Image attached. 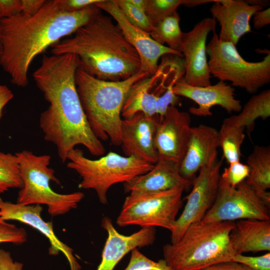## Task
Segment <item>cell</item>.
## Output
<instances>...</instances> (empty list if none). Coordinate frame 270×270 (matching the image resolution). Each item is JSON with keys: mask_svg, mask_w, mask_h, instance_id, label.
Listing matches in <instances>:
<instances>
[{"mask_svg": "<svg viewBox=\"0 0 270 270\" xmlns=\"http://www.w3.org/2000/svg\"><path fill=\"white\" fill-rule=\"evenodd\" d=\"M244 130L222 123L218 131L219 146L228 164L240 160Z\"/></svg>", "mask_w": 270, "mask_h": 270, "instance_id": "4316f807", "label": "cell"}, {"mask_svg": "<svg viewBox=\"0 0 270 270\" xmlns=\"http://www.w3.org/2000/svg\"><path fill=\"white\" fill-rule=\"evenodd\" d=\"M22 182L18 158L15 154L0 152V194L10 188H21Z\"/></svg>", "mask_w": 270, "mask_h": 270, "instance_id": "83f0119b", "label": "cell"}, {"mask_svg": "<svg viewBox=\"0 0 270 270\" xmlns=\"http://www.w3.org/2000/svg\"><path fill=\"white\" fill-rule=\"evenodd\" d=\"M270 194L256 192L245 180L236 187L220 178L216 199L202 222H234L244 219L270 220Z\"/></svg>", "mask_w": 270, "mask_h": 270, "instance_id": "30bf717a", "label": "cell"}, {"mask_svg": "<svg viewBox=\"0 0 270 270\" xmlns=\"http://www.w3.org/2000/svg\"><path fill=\"white\" fill-rule=\"evenodd\" d=\"M96 5L114 20L126 40L136 50L140 60V71L147 72L152 76L157 70L158 60L163 56L174 54L182 57L180 52L158 44L152 38L150 34L129 22L115 0H102Z\"/></svg>", "mask_w": 270, "mask_h": 270, "instance_id": "4fadbf2b", "label": "cell"}, {"mask_svg": "<svg viewBox=\"0 0 270 270\" xmlns=\"http://www.w3.org/2000/svg\"><path fill=\"white\" fill-rule=\"evenodd\" d=\"M180 166L164 160H158L152 170L124 184V190L129 195L138 196L170 190L176 188H188L192 180L182 177Z\"/></svg>", "mask_w": 270, "mask_h": 270, "instance_id": "44dd1931", "label": "cell"}, {"mask_svg": "<svg viewBox=\"0 0 270 270\" xmlns=\"http://www.w3.org/2000/svg\"><path fill=\"white\" fill-rule=\"evenodd\" d=\"M232 261L244 264L252 270H270V252L258 256L236 254Z\"/></svg>", "mask_w": 270, "mask_h": 270, "instance_id": "836d02e7", "label": "cell"}, {"mask_svg": "<svg viewBox=\"0 0 270 270\" xmlns=\"http://www.w3.org/2000/svg\"><path fill=\"white\" fill-rule=\"evenodd\" d=\"M79 68L73 54L44 56L32 76L49 106L41 114L40 127L44 139L56 147L62 162L78 145L94 156L106 149L88 124L77 92L75 74Z\"/></svg>", "mask_w": 270, "mask_h": 270, "instance_id": "6da1fadb", "label": "cell"}, {"mask_svg": "<svg viewBox=\"0 0 270 270\" xmlns=\"http://www.w3.org/2000/svg\"><path fill=\"white\" fill-rule=\"evenodd\" d=\"M2 52V24L0 20V56Z\"/></svg>", "mask_w": 270, "mask_h": 270, "instance_id": "ee69618b", "label": "cell"}, {"mask_svg": "<svg viewBox=\"0 0 270 270\" xmlns=\"http://www.w3.org/2000/svg\"><path fill=\"white\" fill-rule=\"evenodd\" d=\"M180 22V15L175 11L158 22L150 34L158 44H166L168 48L180 52L183 34Z\"/></svg>", "mask_w": 270, "mask_h": 270, "instance_id": "484cf974", "label": "cell"}, {"mask_svg": "<svg viewBox=\"0 0 270 270\" xmlns=\"http://www.w3.org/2000/svg\"><path fill=\"white\" fill-rule=\"evenodd\" d=\"M173 92L176 96L186 98L197 104V107L189 109L190 114L196 116H212L210 108L216 106H221L228 113L240 112L242 108L240 101L236 98L234 88L222 81L206 86H196L188 84L182 78L175 84Z\"/></svg>", "mask_w": 270, "mask_h": 270, "instance_id": "e0dca14e", "label": "cell"}, {"mask_svg": "<svg viewBox=\"0 0 270 270\" xmlns=\"http://www.w3.org/2000/svg\"><path fill=\"white\" fill-rule=\"evenodd\" d=\"M21 12L20 0H0V20L11 18Z\"/></svg>", "mask_w": 270, "mask_h": 270, "instance_id": "d590c367", "label": "cell"}, {"mask_svg": "<svg viewBox=\"0 0 270 270\" xmlns=\"http://www.w3.org/2000/svg\"><path fill=\"white\" fill-rule=\"evenodd\" d=\"M18 161L22 186L17 203L24 205L44 204L52 216L64 214L77 208L84 198L80 192L62 194L54 192L50 182L60 184L54 170L49 167L51 156L36 155L24 150L16 154Z\"/></svg>", "mask_w": 270, "mask_h": 270, "instance_id": "8992f818", "label": "cell"}, {"mask_svg": "<svg viewBox=\"0 0 270 270\" xmlns=\"http://www.w3.org/2000/svg\"><path fill=\"white\" fill-rule=\"evenodd\" d=\"M41 205H24L4 201L0 197V221L14 220L26 224L38 230L48 240L49 254L56 256L64 254L70 270H81L82 267L73 254V250L56 236L50 222H46L42 218Z\"/></svg>", "mask_w": 270, "mask_h": 270, "instance_id": "2e32d148", "label": "cell"}, {"mask_svg": "<svg viewBox=\"0 0 270 270\" xmlns=\"http://www.w3.org/2000/svg\"><path fill=\"white\" fill-rule=\"evenodd\" d=\"M126 19L134 26L150 34L154 26L146 13L130 3L128 0H115Z\"/></svg>", "mask_w": 270, "mask_h": 270, "instance_id": "f546056e", "label": "cell"}, {"mask_svg": "<svg viewBox=\"0 0 270 270\" xmlns=\"http://www.w3.org/2000/svg\"><path fill=\"white\" fill-rule=\"evenodd\" d=\"M270 116V90L267 89L254 95L242 107L238 114L225 118L222 123L246 129L250 136L257 119L265 120Z\"/></svg>", "mask_w": 270, "mask_h": 270, "instance_id": "cb8c5ba5", "label": "cell"}, {"mask_svg": "<svg viewBox=\"0 0 270 270\" xmlns=\"http://www.w3.org/2000/svg\"><path fill=\"white\" fill-rule=\"evenodd\" d=\"M249 172L248 166L239 161L228 164L220 174V178L230 186L236 187L246 179Z\"/></svg>", "mask_w": 270, "mask_h": 270, "instance_id": "1f68e13d", "label": "cell"}, {"mask_svg": "<svg viewBox=\"0 0 270 270\" xmlns=\"http://www.w3.org/2000/svg\"><path fill=\"white\" fill-rule=\"evenodd\" d=\"M210 2V0H148L146 13L154 26L164 18L176 11L180 5L194 6L205 3Z\"/></svg>", "mask_w": 270, "mask_h": 270, "instance_id": "f1b7e54d", "label": "cell"}, {"mask_svg": "<svg viewBox=\"0 0 270 270\" xmlns=\"http://www.w3.org/2000/svg\"><path fill=\"white\" fill-rule=\"evenodd\" d=\"M234 222L191 224L176 244L162 248L164 259L173 270H199L232 261L236 254L230 238Z\"/></svg>", "mask_w": 270, "mask_h": 270, "instance_id": "5b68a950", "label": "cell"}, {"mask_svg": "<svg viewBox=\"0 0 270 270\" xmlns=\"http://www.w3.org/2000/svg\"><path fill=\"white\" fill-rule=\"evenodd\" d=\"M206 54L210 74L220 81L230 82L251 94L270 82V52L260 62H248L236 46L220 40L214 32L206 45Z\"/></svg>", "mask_w": 270, "mask_h": 270, "instance_id": "ba28073f", "label": "cell"}, {"mask_svg": "<svg viewBox=\"0 0 270 270\" xmlns=\"http://www.w3.org/2000/svg\"><path fill=\"white\" fill-rule=\"evenodd\" d=\"M182 188L138 196L128 195L116 218L118 226H138L142 228L160 226L173 229L182 206Z\"/></svg>", "mask_w": 270, "mask_h": 270, "instance_id": "9c48e42d", "label": "cell"}, {"mask_svg": "<svg viewBox=\"0 0 270 270\" xmlns=\"http://www.w3.org/2000/svg\"><path fill=\"white\" fill-rule=\"evenodd\" d=\"M74 34L52 46V54H74L79 68L104 80H126L140 71L141 62L136 50L118 26L101 11Z\"/></svg>", "mask_w": 270, "mask_h": 270, "instance_id": "3957f363", "label": "cell"}, {"mask_svg": "<svg viewBox=\"0 0 270 270\" xmlns=\"http://www.w3.org/2000/svg\"><path fill=\"white\" fill-rule=\"evenodd\" d=\"M128 2L132 4L138 8L142 10L143 12H146L148 0H128Z\"/></svg>", "mask_w": 270, "mask_h": 270, "instance_id": "b9f144b4", "label": "cell"}, {"mask_svg": "<svg viewBox=\"0 0 270 270\" xmlns=\"http://www.w3.org/2000/svg\"><path fill=\"white\" fill-rule=\"evenodd\" d=\"M101 226L106 232L108 237L102 252L101 262L96 270H113L133 249L151 245L156 240L155 227L142 228L127 236L119 233L112 220L108 216L102 220Z\"/></svg>", "mask_w": 270, "mask_h": 270, "instance_id": "ffe728a7", "label": "cell"}, {"mask_svg": "<svg viewBox=\"0 0 270 270\" xmlns=\"http://www.w3.org/2000/svg\"><path fill=\"white\" fill-rule=\"evenodd\" d=\"M130 252L129 262L124 270H173L164 258L154 261L141 253L138 248Z\"/></svg>", "mask_w": 270, "mask_h": 270, "instance_id": "4dcf8cb0", "label": "cell"}, {"mask_svg": "<svg viewBox=\"0 0 270 270\" xmlns=\"http://www.w3.org/2000/svg\"><path fill=\"white\" fill-rule=\"evenodd\" d=\"M222 160L202 168L192 179L186 202L170 231L171 244H176L191 224L200 222L214 203L218 192Z\"/></svg>", "mask_w": 270, "mask_h": 270, "instance_id": "8fae6325", "label": "cell"}, {"mask_svg": "<svg viewBox=\"0 0 270 270\" xmlns=\"http://www.w3.org/2000/svg\"><path fill=\"white\" fill-rule=\"evenodd\" d=\"M250 168L246 182L258 192L264 194L270 188V148L256 145L246 159Z\"/></svg>", "mask_w": 270, "mask_h": 270, "instance_id": "d4e9b609", "label": "cell"}, {"mask_svg": "<svg viewBox=\"0 0 270 270\" xmlns=\"http://www.w3.org/2000/svg\"><path fill=\"white\" fill-rule=\"evenodd\" d=\"M216 22L213 18H204L190 30L182 34L179 51L184 58L183 78L190 85L206 86L211 84L206 43L208 34L215 32Z\"/></svg>", "mask_w": 270, "mask_h": 270, "instance_id": "7c38bea8", "label": "cell"}, {"mask_svg": "<svg viewBox=\"0 0 270 270\" xmlns=\"http://www.w3.org/2000/svg\"><path fill=\"white\" fill-rule=\"evenodd\" d=\"M236 254L270 251V220H237L230 235Z\"/></svg>", "mask_w": 270, "mask_h": 270, "instance_id": "7402d4cb", "label": "cell"}, {"mask_svg": "<svg viewBox=\"0 0 270 270\" xmlns=\"http://www.w3.org/2000/svg\"><path fill=\"white\" fill-rule=\"evenodd\" d=\"M101 10L96 5L80 11L64 10L57 0L46 1L35 14L22 13L0 20L2 52L0 64L12 82L24 88L33 60L48 48L74 34Z\"/></svg>", "mask_w": 270, "mask_h": 270, "instance_id": "7a4b0ae2", "label": "cell"}, {"mask_svg": "<svg viewBox=\"0 0 270 270\" xmlns=\"http://www.w3.org/2000/svg\"><path fill=\"white\" fill-rule=\"evenodd\" d=\"M218 131L205 124L192 126L188 145L179 170L184 178L192 180L196 174L217 160Z\"/></svg>", "mask_w": 270, "mask_h": 270, "instance_id": "d6986e66", "label": "cell"}, {"mask_svg": "<svg viewBox=\"0 0 270 270\" xmlns=\"http://www.w3.org/2000/svg\"><path fill=\"white\" fill-rule=\"evenodd\" d=\"M245 1L250 4L260 6L262 8L263 6H268L270 4V0H248Z\"/></svg>", "mask_w": 270, "mask_h": 270, "instance_id": "7bdbcfd3", "label": "cell"}, {"mask_svg": "<svg viewBox=\"0 0 270 270\" xmlns=\"http://www.w3.org/2000/svg\"><path fill=\"white\" fill-rule=\"evenodd\" d=\"M102 0H57L60 8L70 12L80 11L88 6L96 4Z\"/></svg>", "mask_w": 270, "mask_h": 270, "instance_id": "e575fe53", "label": "cell"}, {"mask_svg": "<svg viewBox=\"0 0 270 270\" xmlns=\"http://www.w3.org/2000/svg\"><path fill=\"white\" fill-rule=\"evenodd\" d=\"M160 116H148L138 112L122 119L121 148L126 156H135L152 164L158 160L155 136Z\"/></svg>", "mask_w": 270, "mask_h": 270, "instance_id": "9a60e30c", "label": "cell"}, {"mask_svg": "<svg viewBox=\"0 0 270 270\" xmlns=\"http://www.w3.org/2000/svg\"><path fill=\"white\" fill-rule=\"evenodd\" d=\"M140 71L119 81L98 78L78 68L75 74L77 92L88 124L100 140H110L116 146L121 144V112L132 86L150 76Z\"/></svg>", "mask_w": 270, "mask_h": 270, "instance_id": "277c9868", "label": "cell"}, {"mask_svg": "<svg viewBox=\"0 0 270 270\" xmlns=\"http://www.w3.org/2000/svg\"><path fill=\"white\" fill-rule=\"evenodd\" d=\"M26 240L27 233L24 228H18L5 221H0V243L10 242L22 244Z\"/></svg>", "mask_w": 270, "mask_h": 270, "instance_id": "d6a6232c", "label": "cell"}, {"mask_svg": "<svg viewBox=\"0 0 270 270\" xmlns=\"http://www.w3.org/2000/svg\"><path fill=\"white\" fill-rule=\"evenodd\" d=\"M253 26L255 29H260L270 23V7L256 12L253 15Z\"/></svg>", "mask_w": 270, "mask_h": 270, "instance_id": "ab89813d", "label": "cell"}, {"mask_svg": "<svg viewBox=\"0 0 270 270\" xmlns=\"http://www.w3.org/2000/svg\"><path fill=\"white\" fill-rule=\"evenodd\" d=\"M262 7L245 0H216L210 8L213 18L219 22L220 40L236 46L240 38L250 32V20Z\"/></svg>", "mask_w": 270, "mask_h": 270, "instance_id": "ac0fdd59", "label": "cell"}, {"mask_svg": "<svg viewBox=\"0 0 270 270\" xmlns=\"http://www.w3.org/2000/svg\"><path fill=\"white\" fill-rule=\"evenodd\" d=\"M22 14L27 16H31L36 14L44 6L45 0H20Z\"/></svg>", "mask_w": 270, "mask_h": 270, "instance_id": "74e56055", "label": "cell"}, {"mask_svg": "<svg viewBox=\"0 0 270 270\" xmlns=\"http://www.w3.org/2000/svg\"><path fill=\"white\" fill-rule=\"evenodd\" d=\"M188 113L170 106L164 116L160 118L155 146L158 159L170 161L180 166L188 145L190 126Z\"/></svg>", "mask_w": 270, "mask_h": 270, "instance_id": "5bb4252c", "label": "cell"}, {"mask_svg": "<svg viewBox=\"0 0 270 270\" xmlns=\"http://www.w3.org/2000/svg\"><path fill=\"white\" fill-rule=\"evenodd\" d=\"M13 97L12 90L6 86L0 84V118L4 108Z\"/></svg>", "mask_w": 270, "mask_h": 270, "instance_id": "60d3db41", "label": "cell"}, {"mask_svg": "<svg viewBox=\"0 0 270 270\" xmlns=\"http://www.w3.org/2000/svg\"><path fill=\"white\" fill-rule=\"evenodd\" d=\"M199 270H252L248 266L234 261L216 263Z\"/></svg>", "mask_w": 270, "mask_h": 270, "instance_id": "f35d334b", "label": "cell"}, {"mask_svg": "<svg viewBox=\"0 0 270 270\" xmlns=\"http://www.w3.org/2000/svg\"><path fill=\"white\" fill-rule=\"evenodd\" d=\"M67 160V168L76 172L82 178L79 188L94 190L104 204H108V192L112 185L128 182L154 166L136 157L123 156L112 152L92 160L78 148L68 154Z\"/></svg>", "mask_w": 270, "mask_h": 270, "instance_id": "52a82bcc", "label": "cell"}, {"mask_svg": "<svg viewBox=\"0 0 270 270\" xmlns=\"http://www.w3.org/2000/svg\"><path fill=\"white\" fill-rule=\"evenodd\" d=\"M152 80L150 76L134 84L130 88L121 112L123 119L128 118L138 112L148 116L157 114L156 100L158 98L151 91Z\"/></svg>", "mask_w": 270, "mask_h": 270, "instance_id": "603a6c76", "label": "cell"}, {"mask_svg": "<svg viewBox=\"0 0 270 270\" xmlns=\"http://www.w3.org/2000/svg\"><path fill=\"white\" fill-rule=\"evenodd\" d=\"M23 264L14 261L9 252L0 249V270H22Z\"/></svg>", "mask_w": 270, "mask_h": 270, "instance_id": "8d00e7d4", "label": "cell"}]
</instances>
